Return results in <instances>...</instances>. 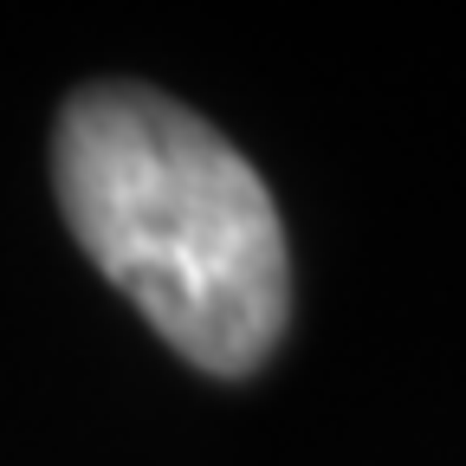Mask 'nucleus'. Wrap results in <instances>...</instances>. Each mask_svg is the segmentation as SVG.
I'll return each mask as SVG.
<instances>
[{"mask_svg": "<svg viewBox=\"0 0 466 466\" xmlns=\"http://www.w3.org/2000/svg\"><path fill=\"white\" fill-rule=\"evenodd\" d=\"M52 182L97 272L208 376L272 357L291 311L285 227L214 124L143 85H91L66 104Z\"/></svg>", "mask_w": 466, "mask_h": 466, "instance_id": "nucleus-1", "label": "nucleus"}]
</instances>
